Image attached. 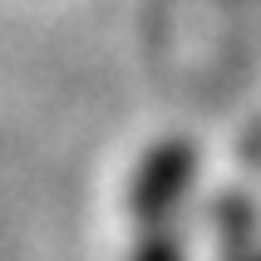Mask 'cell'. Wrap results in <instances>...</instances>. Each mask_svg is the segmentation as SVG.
<instances>
[{"mask_svg": "<svg viewBox=\"0 0 261 261\" xmlns=\"http://www.w3.org/2000/svg\"><path fill=\"white\" fill-rule=\"evenodd\" d=\"M197 177V158L188 143L153 148L133 177V247L128 261H188L182 247V202Z\"/></svg>", "mask_w": 261, "mask_h": 261, "instance_id": "cell-1", "label": "cell"}]
</instances>
